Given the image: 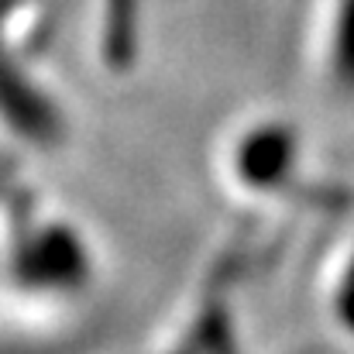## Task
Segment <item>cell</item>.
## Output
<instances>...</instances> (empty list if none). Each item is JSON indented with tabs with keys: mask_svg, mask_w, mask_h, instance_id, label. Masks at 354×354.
Listing matches in <instances>:
<instances>
[{
	"mask_svg": "<svg viewBox=\"0 0 354 354\" xmlns=\"http://www.w3.org/2000/svg\"><path fill=\"white\" fill-rule=\"evenodd\" d=\"M292 134L286 127L265 124L258 131H251L234 151V172L248 186H279L292 165Z\"/></svg>",
	"mask_w": 354,
	"mask_h": 354,
	"instance_id": "cell-1",
	"label": "cell"
},
{
	"mask_svg": "<svg viewBox=\"0 0 354 354\" xmlns=\"http://www.w3.org/2000/svg\"><path fill=\"white\" fill-rule=\"evenodd\" d=\"M334 66L344 86H354V0H344L337 17V41H334Z\"/></svg>",
	"mask_w": 354,
	"mask_h": 354,
	"instance_id": "cell-2",
	"label": "cell"
},
{
	"mask_svg": "<svg viewBox=\"0 0 354 354\" xmlns=\"http://www.w3.org/2000/svg\"><path fill=\"white\" fill-rule=\"evenodd\" d=\"M341 313H344V320L354 327V272H351V279H348L344 296H341Z\"/></svg>",
	"mask_w": 354,
	"mask_h": 354,
	"instance_id": "cell-3",
	"label": "cell"
}]
</instances>
